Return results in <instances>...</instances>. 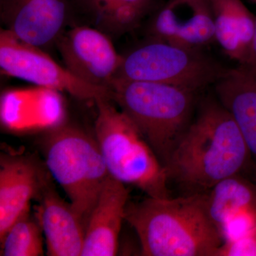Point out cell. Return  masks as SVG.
I'll list each match as a JSON object with an SVG mask.
<instances>
[{
	"mask_svg": "<svg viewBox=\"0 0 256 256\" xmlns=\"http://www.w3.org/2000/svg\"><path fill=\"white\" fill-rule=\"evenodd\" d=\"M252 164L234 118L218 100L202 106L165 164L169 181L184 195L204 194L217 183L242 174Z\"/></svg>",
	"mask_w": 256,
	"mask_h": 256,
	"instance_id": "1",
	"label": "cell"
},
{
	"mask_svg": "<svg viewBox=\"0 0 256 256\" xmlns=\"http://www.w3.org/2000/svg\"><path fill=\"white\" fill-rule=\"evenodd\" d=\"M124 220L137 234L142 256H218L224 242L205 193L129 201Z\"/></svg>",
	"mask_w": 256,
	"mask_h": 256,
	"instance_id": "2",
	"label": "cell"
},
{
	"mask_svg": "<svg viewBox=\"0 0 256 256\" xmlns=\"http://www.w3.org/2000/svg\"><path fill=\"white\" fill-rule=\"evenodd\" d=\"M111 100L134 122L165 164L192 124L195 94L159 82L114 79Z\"/></svg>",
	"mask_w": 256,
	"mask_h": 256,
	"instance_id": "3",
	"label": "cell"
},
{
	"mask_svg": "<svg viewBox=\"0 0 256 256\" xmlns=\"http://www.w3.org/2000/svg\"><path fill=\"white\" fill-rule=\"evenodd\" d=\"M95 104V138L110 176L148 196L171 197L166 168L134 122L110 98Z\"/></svg>",
	"mask_w": 256,
	"mask_h": 256,
	"instance_id": "4",
	"label": "cell"
},
{
	"mask_svg": "<svg viewBox=\"0 0 256 256\" xmlns=\"http://www.w3.org/2000/svg\"><path fill=\"white\" fill-rule=\"evenodd\" d=\"M43 146L48 172L66 194L86 227L110 176L96 138L80 128L60 122L47 130Z\"/></svg>",
	"mask_w": 256,
	"mask_h": 256,
	"instance_id": "5",
	"label": "cell"
},
{
	"mask_svg": "<svg viewBox=\"0 0 256 256\" xmlns=\"http://www.w3.org/2000/svg\"><path fill=\"white\" fill-rule=\"evenodd\" d=\"M228 70L200 48L149 38L122 56L114 79L159 82L196 92L215 84Z\"/></svg>",
	"mask_w": 256,
	"mask_h": 256,
	"instance_id": "6",
	"label": "cell"
},
{
	"mask_svg": "<svg viewBox=\"0 0 256 256\" xmlns=\"http://www.w3.org/2000/svg\"><path fill=\"white\" fill-rule=\"evenodd\" d=\"M0 67L6 75L82 100L111 99L110 90L74 76L42 48L20 41L6 30L0 32Z\"/></svg>",
	"mask_w": 256,
	"mask_h": 256,
	"instance_id": "7",
	"label": "cell"
},
{
	"mask_svg": "<svg viewBox=\"0 0 256 256\" xmlns=\"http://www.w3.org/2000/svg\"><path fill=\"white\" fill-rule=\"evenodd\" d=\"M56 46L66 68L74 76L94 86L109 89L122 60L110 37L98 28L82 25L66 30Z\"/></svg>",
	"mask_w": 256,
	"mask_h": 256,
	"instance_id": "8",
	"label": "cell"
},
{
	"mask_svg": "<svg viewBox=\"0 0 256 256\" xmlns=\"http://www.w3.org/2000/svg\"><path fill=\"white\" fill-rule=\"evenodd\" d=\"M74 0H0L4 30L28 44H55L72 20Z\"/></svg>",
	"mask_w": 256,
	"mask_h": 256,
	"instance_id": "9",
	"label": "cell"
},
{
	"mask_svg": "<svg viewBox=\"0 0 256 256\" xmlns=\"http://www.w3.org/2000/svg\"><path fill=\"white\" fill-rule=\"evenodd\" d=\"M152 40L200 48L215 42L208 0H169L148 28Z\"/></svg>",
	"mask_w": 256,
	"mask_h": 256,
	"instance_id": "10",
	"label": "cell"
},
{
	"mask_svg": "<svg viewBox=\"0 0 256 256\" xmlns=\"http://www.w3.org/2000/svg\"><path fill=\"white\" fill-rule=\"evenodd\" d=\"M48 176L31 156L2 154L0 158V238L40 198Z\"/></svg>",
	"mask_w": 256,
	"mask_h": 256,
	"instance_id": "11",
	"label": "cell"
},
{
	"mask_svg": "<svg viewBox=\"0 0 256 256\" xmlns=\"http://www.w3.org/2000/svg\"><path fill=\"white\" fill-rule=\"evenodd\" d=\"M128 202L129 192L126 184L109 176L88 220L82 256L118 254Z\"/></svg>",
	"mask_w": 256,
	"mask_h": 256,
	"instance_id": "12",
	"label": "cell"
},
{
	"mask_svg": "<svg viewBox=\"0 0 256 256\" xmlns=\"http://www.w3.org/2000/svg\"><path fill=\"white\" fill-rule=\"evenodd\" d=\"M35 218L43 230L50 256H82L86 226L70 202H66L48 182L38 198Z\"/></svg>",
	"mask_w": 256,
	"mask_h": 256,
	"instance_id": "13",
	"label": "cell"
},
{
	"mask_svg": "<svg viewBox=\"0 0 256 256\" xmlns=\"http://www.w3.org/2000/svg\"><path fill=\"white\" fill-rule=\"evenodd\" d=\"M216 94L234 118L252 159L256 184V73L239 65L215 84Z\"/></svg>",
	"mask_w": 256,
	"mask_h": 256,
	"instance_id": "14",
	"label": "cell"
},
{
	"mask_svg": "<svg viewBox=\"0 0 256 256\" xmlns=\"http://www.w3.org/2000/svg\"><path fill=\"white\" fill-rule=\"evenodd\" d=\"M215 42L239 65L244 63L254 37L256 16L242 0H208Z\"/></svg>",
	"mask_w": 256,
	"mask_h": 256,
	"instance_id": "15",
	"label": "cell"
},
{
	"mask_svg": "<svg viewBox=\"0 0 256 256\" xmlns=\"http://www.w3.org/2000/svg\"><path fill=\"white\" fill-rule=\"evenodd\" d=\"M154 0H74L76 10L88 18L94 28L109 37L134 30Z\"/></svg>",
	"mask_w": 256,
	"mask_h": 256,
	"instance_id": "16",
	"label": "cell"
},
{
	"mask_svg": "<svg viewBox=\"0 0 256 256\" xmlns=\"http://www.w3.org/2000/svg\"><path fill=\"white\" fill-rule=\"evenodd\" d=\"M205 194L208 214L218 228L235 212L256 208V184L242 174L224 178Z\"/></svg>",
	"mask_w": 256,
	"mask_h": 256,
	"instance_id": "17",
	"label": "cell"
},
{
	"mask_svg": "<svg viewBox=\"0 0 256 256\" xmlns=\"http://www.w3.org/2000/svg\"><path fill=\"white\" fill-rule=\"evenodd\" d=\"M1 256H40L44 255L43 230L32 218L30 210L18 218L0 238Z\"/></svg>",
	"mask_w": 256,
	"mask_h": 256,
	"instance_id": "18",
	"label": "cell"
},
{
	"mask_svg": "<svg viewBox=\"0 0 256 256\" xmlns=\"http://www.w3.org/2000/svg\"><path fill=\"white\" fill-rule=\"evenodd\" d=\"M224 242L245 238L256 230V208H242L230 215L220 226Z\"/></svg>",
	"mask_w": 256,
	"mask_h": 256,
	"instance_id": "19",
	"label": "cell"
},
{
	"mask_svg": "<svg viewBox=\"0 0 256 256\" xmlns=\"http://www.w3.org/2000/svg\"><path fill=\"white\" fill-rule=\"evenodd\" d=\"M256 256V230L245 238L224 242L218 256Z\"/></svg>",
	"mask_w": 256,
	"mask_h": 256,
	"instance_id": "20",
	"label": "cell"
},
{
	"mask_svg": "<svg viewBox=\"0 0 256 256\" xmlns=\"http://www.w3.org/2000/svg\"><path fill=\"white\" fill-rule=\"evenodd\" d=\"M240 66L256 73V16L255 30H254L252 45H250V50L248 54L246 60L244 64Z\"/></svg>",
	"mask_w": 256,
	"mask_h": 256,
	"instance_id": "21",
	"label": "cell"
},
{
	"mask_svg": "<svg viewBox=\"0 0 256 256\" xmlns=\"http://www.w3.org/2000/svg\"><path fill=\"white\" fill-rule=\"evenodd\" d=\"M252 1L254 2H255L256 4V0H252Z\"/></svg>",
	"mask_w": 256,
	"mask_h": 256,
	"instance_id": "22",
	"label": "cell"
}]
</instances>
